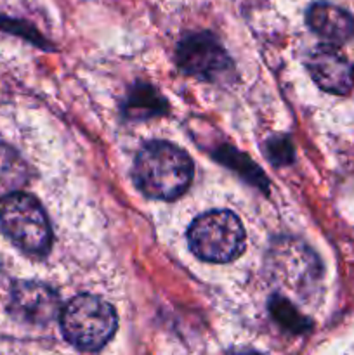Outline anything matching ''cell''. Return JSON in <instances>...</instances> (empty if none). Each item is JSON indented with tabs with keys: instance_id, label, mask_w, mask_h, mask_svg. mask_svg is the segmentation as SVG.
Returning <instances> with one entry per match:
<instances>
[{
	"instance_id": "2",
	"label": "cell",
	"mask_w": 354,
	"mask_h": 355,
	"mask_svg": "<svg viewBox=\"0 0 354 355\" xmlns=\"http://www.w3.org/2000/svg\"><path fill=\"white\" fill-rule=\"evenodd\" d=\"M61 329L73 347L94 352L106 345L118 328L113 305L96 295H78L62 307Z\"/></svg>"
},
{
	"instance_id": "10",
	"label": "cell",
	"mask_w": 354,
	"mask_h": 355,
	"mask_svg": "<svg viewBox=\"0 0 354 355\" xmlns=\"http://www.w3.org/2000/svg\"><path fill=\"white\" fill-rule=\"evenodd\" d=\"M28 175L30 170L19 153L0 142V198L19 193L21 187L28 182Z\"/></svg>"
},
{
	"instance_id": "11",
	"label": "cell",
	"mask_w": 354,
	"mask_h": 355,
	"mask_svg": "<svg viewBox=\"0 0 354 355\" xmlns=\"http://www.w3.org/2000/svg\"><path fill=\"white\" fill-rule=\"evenodd\" d=\"M269 311L278 322H281L285 328L292 329V331H295V333L304 331V329L309 326V322L305 321V319L302 318L297 311H295L294 305L281 297L271 298Z\"/></svg>"
},
{
	"instance_id": "8",
	"label": "cell",
	"mask_w": 354,
	"mask_h": 355,
	"mask_svg": "<svg viewBox=\"0 0 354 355\" xmlns=\"http://www.w3.org/2000/svg\"><path fill=\"white\" fill-rule=\"evenodd\" d=\"M9 309L21 321L45 324L59 314V297L45 284L21 281L10 291Z\"/></svg>"
},
{
	"instance_id": "7",
	"label": "cell",
	"mask_w": 354,
	"mask_h": 355,
	"mask_svg": "<svg viewBox=\"0 0 354 355\" xmlns=\"http://www.w3.org/2000/svg\"><path fill=\"white\" fill-rule=\"evenodd\" d=\"M307 71L325 92L346 96L354 85V66L332 45H318L309 54Z\"/></svg>"
},
{
	"instance_id": "5",
	"label": "cell",
	"mask_w": 354,
	"mask_h": 355,
	"mask_svg": "<svg viewBox=\"0 0 354 355\" xmlns=\"http://www.w3.org/2000/svg\"><path fill=\"white\" fill-rule=\"evenodd\" d=\"M176 59L183 71L205 82H224L231 78V58L221 42L207 31L189 35L180 40Z\"/></svg>"
},
{
	"instance_id": "3",
	"label": "cell",
	"mask_w": 354,
	"mask_h": 355,
	"mask_svg": "<svg viewBox=\"0 0 354 355\" xmlns=\"http://www.w3.org/2000/svg\"><path fill=\"white\" fill-rule=\"evenodd\" d=\"M0 231L30 255H44L51 248L52 231L44 208L21 191L0 198Z\"/></svg>"
},
{
	"instance_id": "1",
	"label": "cell",
	"mask_w": 354,
	"mask_h": 355,
	"mask_svg": "<svg viewBox=\"0 0 354 355\" xmlns=\"http://www.w3.org/2000/svg\"><path fill=\"white\" fill-rule=\"evenodd\" d=\"M191 179L193 162L186 151L170 142H149L134 162L135 186L153 200H176L186 193Z\"/></svg>"
},
{
	"instance_id": "4",
	"label": "cell",
	"mask_w": 354,
	"mask_h": 355,
	"mask_svg": "<svg viewBox=\"0 0 354 355\" xmlns=\"http://www.w3.org/2000/svg\"><path fill=\"white\" fill-rule=\"evenodd\" d=\"M187 243L194 257L205 262H233L246 245L245 229L233 211L214 210L200 215L187 231Z\"/></svg>"
},
{
	"instance_id": "6",
	"label": "cell",
	"mask_w": 354,
	"mask_h": 355,
	"mask_svg": "<svg viewBox=\"0 0 354 355\" xmlns=\"http://www.w3.org/2000/svg\"><path fill=\"white\" fill-rule=\"evenodd\" d=\"M269 263L276 279L295 293L311 288L321 274L314 253L294 239H283L273 246Z\"/></svg>"
},
{
	"instance_id": "9",
	"label": "cell",
	"mask_w": 354,
	"mask_h": 355,
	"mask_svg": "<svg viewBox=\"0 0 354 355\" xmlns=\"http://www.w3.org/2000/svg\"><path fill=\"white\" fill-rule=\"evenodd\" d=\"M307 26L330 44H344L354 35V17L330 2H314L305 12Z\"/></svg>"
}]
</instances>
